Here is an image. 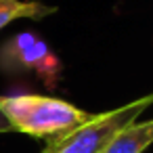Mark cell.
<instances>
[{
	"instance_id": "1",
	"label": "cell",
	"mask_w": 153,
	"mask_h": 153,
	"mask_svg": "<svg viewBox=\"0 0 153 153\" xmlns=\"http://www.w3.org/2000/svg\"><path fill=\"white\" fill-rule=\"evenodd\" d=\"M0 109L9 120L13 132H23L46 140L71 132L92 115L69 101L30 92L0 97Z\"/></svg>"
},
{
	"instance_id": "2",
	"label": "cell",
	"mask_w": 153,
	"mask_h": 153,
	"mask_svg": "<svg viewBox=\"0 0 153 153\" xmlns=\"http://www.w3.org/2000/svg\"><path fill=\"white\" fill-rule=\"evenodd\" d=\"M153 105V92L138 97L126 105H120L115 109L92 113L90 120H86L82 126L74 128L71 132L48 140L46 149L42 153H101L105 145L128 124L136 122L138 115Z\"/></svg>"
},
{
	"instance_id": "3",
	"label": "cell",
	"mask_w": 153,
	"mask_h": 153,
	"mask_svg": "<svg viewBox=\"0 0 153 153\" xmlns=\"http://www.w3.org/2000/svg\"><path fill=\"white\" fill-rule=\"evenodd\" d=\"M0 69L7 74H36L48 86H55L61 61L38 34L19 32L0 46Z\"/></svg>"
},
{
	"instance_id": "4",
	"label": "cell",
	"mask_w": 153,
	"mask_h": 153,
	"mask_svg": "<svg viewBox=\"0 0 153 153\" xmlns=\"http://www.w3.org/2000/svg\"><path fill=\"white\" fill-rule=\"evenodd\" d=\"M153 145V117L145 122H132L122 128L101 153H145Z\"/></svg>"
},
{
	"instance_id": "5",
	"label": "cell",
	"mask_w": 153,
	"mask_h": 153,
	"mask_svg": "<svg viewBox=\"0 0 153 153\" xmlns=\"http://www.w3.org/2000/svg\"><path fill=\"white\" fill-rule=\"evenodd\" d=\"M57 13V7H48L40 0H0V30L17 19H42Z\"/></svg>"
},
{
	"instance_id": "6",
	"label": "cell",
	"mask_w": 153,
	"mask_h": 153,
	"mask_svg": "<svg viewBox=\"0 0 153 153\" xmlns=\"http://www.w3.org/2000/svg\"><path fill=\"white\" fill-rule=\"evenodd\" d=\"M4 132H13V128H11V124H9V120L4 117V113H2V109H0V134H4Z\"/></svg>"
}]
</instances>
